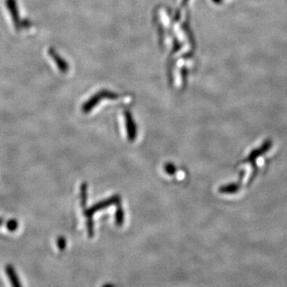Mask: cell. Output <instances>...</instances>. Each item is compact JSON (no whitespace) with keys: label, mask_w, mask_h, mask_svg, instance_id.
<instances>
[{"label":"cell","mask_w":287,"mask_h":287,"mask_svg":"<svg viewBox=\"0 0 287 287\" xmlns=\"http://www.w3.org/2000/svg\"><path fill=\"white\" fill-rule=\"evenodd\" d=\"M164 169H165L167 174L174 175L176 173V167L172 163H167V164H165Z\"/></svg>","instance_id":"30bf717a"},{"label":"cell","mask_w":287,"mask_h":287,"mask_svg":"<svg viewBox=\"0 0 287 287\" xmlns=\"http://www.w3.org/2000/svg\"><path fill=\"white\" fill-rule=\"evenodd\" d=\"M221 1H222V0H214V2L218 3V4H220Z\"/></svg>","instance_id":"4fadbf2b"},{"label":"cell","mask_w":287,"mask_h":287,"mask_svg":"<svg viewBox=\"0 0 287 287\" xmlns=\"http://www.w3.org/2000/svg\"><path fill=\"white\" fill-rule=\"evenodd\" d=\"M81 205L82 207H86L87 201V184L83 183L80 188Z\"/></svg>","instance_id":"ba28073f"},{"label":"cell","mask_w":287,"mask_h":287,"mask_svg":"<svg viewBox=\"0 0 287 287\" xmlns=\"http://www.w3.org/2000/svg\"><path fill=\"white\" fill-rule=\"evenodd\" d=\"M120 201H121V198L119 195H113L112 197L101 201L99 203H96L92 207L85 210V214L87 217H92L93 214H95L96 212L103 210V209L107 208L112 205L117 204V203H120Z\"/></svg>","instance_id":"6da1fadb"},{"label":"cell","mask_w":287,"mask_h":287,"mask_svg":"<svg viewBox=\"0 0 287 287\" xmlns=\"http://www.w3.org/2000/svg\"><path fill=\"white\" fill-rule=\"evenodd\" d=\"M5 4L9 12L10 16L12 17V23L16 31H21L22 19L19 14L17 0H5Z\"/></svg>","instance_id":"7a4b0ae2"},{"label":"cell","mask_w":287,"mask_h":287,"mask_svg":"<svg viewBox=\"0 0 287 287\" xmlns=\"http://www.w3.org/2000/svg\"><path fill=\"white\" fill-rule=\"evenodd\" d=\"M57 246L60 251H64L65 247H66V240H65V238L60 236V237L57 239Z\"/></svg>","instance_id":"8fae6325"},{"label":"cell","mask_w":287,"mask_h":287,"mask_svg":"<svg viewBox=\"0 0 287 287\" xmlns=\"http://www.w3.org/2000/svg\"><path fill=\"white\" fill-rule=\"evenodd\" d=\"M32 27V22L28 19H24L22 20L21 27L22 29H29Z\"/></svg>","instance_id":"7c38bea8"},{"label":"cell","mask_w":287,"mask_h":287,"mask_svg":"<svg viewBox=\"0 0 287 287\" xmlns=\"http://www.w3.org/2000/svg\"><path fill=\"white\" fill-rule=\"evenodd\" d=\"M87 231H88L89 237L92 238L94 236V221L92 217H87Z\"/></svg>","instance_id":"9c48e42d"},{"label":"cell","mask_w":287,"mask_h":287,"mask_svg":"<svg viewBox=\"0 0 287 287\" xmlns=\"http://www.w3.org/2000/svg\"><path fill=\"white\" fill-rule=\"evenodd\" d=\"M48 53L50 54V57L54 59V61H55L56 65L58 66L60 70L65 72L66 70V64L65 63L64 60L57 54V52L54 49L50 48Z\"/></svg>","instance_id":"8992f818"},{"label":"cell","mask_w":287,"mask_h":287,"mask_svg":"<svg viewBox=\"0 0 287 287\" xmlns=\"http://www.w3.org/2000/svg\"><path fill=\"white\" fill-rule=\"evenodd\" d=\"M5 227L11 232H15L17 231L19 227V222L16 220H4L0 218V228Z\"/></svg>","instance_id":"5b68a950"},{"label":"cell","mask_w":287,"mask_h":287,"mask_svg":"<svg viewBox=\"0 0 287 287\" xmlns=\"http://www.w3.org/2000/svg\"><path fill=\"white\" fill-rule=\"evenodd\" d=\"M4 272H5V274L8 277L12 285L15 287H21L23 285L15 266L11 264H7L6 266H4Z\"/></svg>","instance_id":"3957f363"},{"label":"cell","mask_w":287,"mask_h":287,"mask_svg":"<svg viewBox=\"0 0 287 287\" xmlns=\"http://www.w3.org/2000/svg\"><path fill=\"white\" fill-rule=\"evenodd\" d=\"M127 132H128V140L134 141L136 137V125L132 121L130 115L126 113Z\"/></svg>","instance_id":"277c9868"},{"label":"cell","mask_w":287,"mask_h":287,"mask_svg":"<svg viewBox=\"0 0 287 287\" xmlns=\"http://www.w3.org/2000/svg\"><path fill=\"white\" fill-rule=\"evenodd\" d=\"M117 210L115 213V222H116L117 227H121L123 225V223H124V210H123L120 203H117Z\"/></svg>","instance_id":"52a82bcc"}]
</instances>
